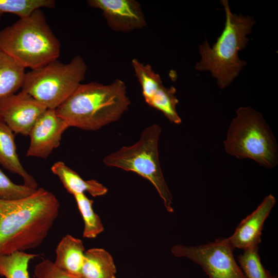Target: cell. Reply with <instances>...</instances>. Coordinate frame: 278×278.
<instances>
[{
	"label": "cell",
	"mask_w": 278,
	"mask_h": 278,
	"mask_svg": "<svg viewBox=\"0 0 278 278\" xmlns=\"http://www.w3.org/2000/svg\"><path fill=\"white\" fill-rule=\"evenodd\" d=\"M60 206L56 196L43 188L24 198L0 199V255L40 245L57 218Z\"/></svg>",
	"instance_id": "1"
},
{
	"label": "cell",
	"mask_w": 278,
	"mask_h": 278,
	"mask_svg": "<svg viewBox=\"0 0 278 278\" xmlns=\"http://www.w3.org/2000/svg\"><path fill=\"white\" fill-rule=\"evenodd\" d=\"M130 105L125 83L117 79L108 84H80L55 111L70 127L96 131L119 120Z\"/></svg>",
	"instance_id": "2"
},
{
	"label": "cell",
	"mask_w": 278,
	"mask_h": 278,
	"mask_svg": "<svg viewBox=\"0 0 278 278\" xmlns=\"http://www.w3.org/2000/svg\"><path fill=\"white\" fill-rule=\"evenodd\" d=\"M0 48L25 69L34 70L57 60L61 46L38 9L0 30Z\"/></svg>",
	"instance_id": "3"
},
{
	"label": "cell",
	"mask_w": 278,
	"mask_h": 278,
	"mask_svg": "<svg viewBox=\"0 0 278 278\" xmlns=\"http://www.w3.org/2000/svg\"><path fill=\"white\" fill-rule=\"evenodd\" d=\"M225 13L223 30L216 42L210 47L207 40L199 47L201 60L195 68L209 71L221 89L228 86L246 65L238 57V51L245 48L249 41L246 36L251 32L255 24L254 19L233 13L227 0L220 1Z\"/></svg>",
	"instance_id": "4"
},
{
	"label": "cell",
	"mask_w": 278,
	"mask_h": 278,
	"mask_svg": "<svg viewBox=\"0 0 278 278\" xmlns=\"http://www.w3.org/2000/svg\"><path fill=\"white\" fill-rule=\"evenodd\" d=\"M236 113L223 142L225 152L240 160H252L266 168L275 167L277 142L262 114L249 106L241 107Z\"/></svg>",
	"instance_id": "5"
},
{
	"label": "cell",
	"mask_w": 278,
	"mask_h": 278,
	"mask_svg": "<svg viewBox=\"0 0 278 278\" xmlns=\"http://www.w3.org/2000/svg\"><path fill=\"white\" fill-rule=\"evenodd\" d=\"M161 127L156 124L145 128L133 144L123 146L107 155L103 163L108 167L135 172L155 187L166 210L173 212L172 196L164 177L159 155Z\"/></svg>",
	"instance_id": "6"
},
{
	"label": "cell",
	"mask_w": 278,
	"mask_h": 278,
	"mask_svg": "<svg viewBox=\"0 0 278 278\" xmlns=\"http://www.w3.org/2000/svg\"><path fill=\"white\" fill-rule=\"evenodd\" d=\"M87 65L80 56L68 63L58 60L26 73L21 88L45 105L56 109L74 92L84 80Z\"/></svg>",
	"instance_id": "7"
},
{
	"label": "cell",
	"mask_w": 278,
	"mask_h": 278,
	"mask_svg": "<svg viewBox=\"0 0 278 278\" xmlns=\"http://www.w3.org/2000/svg\"><path fill=\"white\" fill-rule=\"evenodd\" d=\"M227 238L196 246L176 245L171 249L177 257H185L199 265L208 278H246L235 260Z\"/></svg>",
	"instance_id": "8"
},
{
	"label": "cell",
	"mask_w": 278,
	"mask_h": 278,
	"mask_svg": "<svg viewBox=\"0 0 278 278\" xmlns=\"http://www.w3.org/2000/svg\"><path fill=\"white\" fill-rule=\"evenodd\" d=\"M47 107L30 95L20 91L0 99V117L13 132L28 135Z\"/></svg>",
	"instance_id": "9"
},
{
	"label": "cell",
	"mask_w": 278,
	"mask_h": 278,
	"mask_svg": "<svg viewBox=\"0 0 278 278\" xmlns=\"http://www.w3.org/2000/svg\"><path fill=\"white\" fill-rule=\"evenodd\" d=\"M69 127L55 109H47L29 133L30 143L26 156L43 159L48 157L59 146L63 133Z\"/></svg>",
	"instance_id": "10"
},
{
	"label": "cell",
	"mask_w": 278,
	"mask_h": 278,
	"mask_svg": "<svg viewBox=\"0 0 278 278\" xmlns=\"http://www.w3.org/2000/svg\"><path fill=\"white\" fill-rule=\"evenodd\" d=\"M88 5L98 9L109 27L119 32H128L147 25L140 3L135 0H89Z\"/></svg>",
	"instance_id": "11"
},
{
	"label": "cell",
	"mask_w": 278,
	"mask_h": 278,
	"mask_svg": "<svg viewBox=\"0 0 278 278\" xmlns=\"http://www.w3.org/2000/svg\"><path fill=\"white\" fill-rule=\"evenodd\" d=\"M275 203L273 195H268L253 212L240 221L232 235L227 238L233 249L244 250L258 246L265 221Z\"/></svg>",
	"instance_id": "12"
},
{
	"label": "cell",
	"mask_w": 278,
	"mask_h": 278,
	"mask_svg": "<svg viewBox=\"0 0 278 278\" xmlns=\"http://www.w3.org/2000/svg\"><path fill=\"white\" fill-rule=\"evenodd\" d=\"M0 165L10 172L20 176L24 185L34 189L38 183L24 168L16 152L13 132L0 117Z\"/></svg>",
	"instance_id": "13"
},
{
	"label": "cell",
	"mask_w": 278,
	"mask_h": 278,
	"mask_svg": "<svg viewBox=\"0 0 278 278\" xmlns=\"http://www.w3.org/2000/svg\"><path fill=\"white\" fill-rule=\"evenodd\" d=\"M85 251L81 239L67 234L62 238L57 246L54 264L71 275L81 277Z\"/></svg>",
	"instance_id": "14"
},
{
	"label": "cell",
	"mask_w": 278,
	"mask_h": 278,
	"mask_svg": "<svg viewBox=\"0 0 278 278\" xmlns=\"http://www.w3.org/2000/svg\"><path fill=\"white\" fill-rule=\"evenodd\" d=\"M51 170L58 177L67 192L73 196L88 192L95 197L102 196L108 192V188L97 180H83L77 172L62 161L55 163Z\"/></svg>",
	"instance_id": "15"
},
{
	"label": "cell",
	"mask_w": 278,
	"mask_h": 278,
	"mask_svg": "<svg viewBox=\"0 0 278 278\" xmlns=\"http://www.w3.org/2000/svg\"><path fill=\"white\" fill-rule=\"evenodd\" d=\"M116 266L112 256L102 248L85 251L82 278H116Z\"/></svg>",
	"instance_id": "16"
},
{
	"label": "cell",
	"mask_w": 278,
	"mask_h": 278,
	"mask_svg": "<svg viewBox=\"0 0 278 278\" xmlns=\"http://www.w3.org/2000/svg\"><path fill=\"white\" fill-rule=\"evenodd\" d=\"M25 68L0 48V99L21 89Z\"/></svg>",
	"instance_id": "17"
},
{
	"label": "cell",
	"mask_w": 278,
	"mask_h": 278,
	"mask_svg": "<svg viewBox=\"0 0 278 278\" xmlns=\"http://www.w3.org/2000/svg\"><path fill=\"white\" fill-rule=\"evenodd\" d=\"M176 92L173 86L167 88L163 84L145 102L161 112L171 123L179 125L182 123V120L177 111L179 100Z\"/></svg>",
	"instance_id": "18"
},
{
	"label": "cell",
	"mask_w": 278,
	"mask_h": 278,
	"mask_svg": "<svg viewBox=\"0 0 278 278\" xmlns=\"http://www.w3.org/2000/svg\"><path fill=\"white\" fill-rule=\"evenodd\" d=\"M38 254L18 251L0 255V275L5 278H29V262Z\"/></svg>",
	"instance_id": "19"
},
{
	"label": "cell",
	"mask_w": 278,
	"mask_h": 278,
	"mask_svg": "<svg viewBox=\"0 0 278 278\" xmlns=\"http://www.w3.org/2000/svg\"><path fill=\"white\" fill-rule=\"evenodd\" d=\"M74 197L84 221L83 237L95 238L103 231L104 227L100 217L94 211L93 201L84 194H76Z\"/></svg>",
	"instance_id": "20"
},
{
	"label": "cell",
	"mask_w": 278,
	"mask_h": 278,
	"mask_svg": "<svg viewBox=\"0 0 278 278\" xmlns=\"http://www.w3.org/2000/svg\"><path fill=\"white\" fill-rule=\"evenodd\" d=\"M237 262L246 278H278L262 264L258 246L244 250L237 256Z\"/></svg>",
	"instance_id": "21"
},
{
	"label": "cell",
	"mask_w": 278,
	"mask_h": 278,
	"mask_svg": "<svg viewBox=\"0 0 278 278\" xmlns=\"http://www.w3.org/2000/svg\"><path fill=\"white\" fill-rule=\"evenodd\" d=\"M53 0H0V19L5 13H11L20 19L29 16L34 11L43 8H53Z\"/></svg>",
	"instance_id": "22"
},
{
	"label": "cell",
	"mask_w": 278,
	"mask_h": 278,
	"mask_svg": "<svg viewBox=\"0 0 278 278\" xmlns=\"http://www.w3.org/2000/svg\"><path fill=\"white\" fill-rule=\"evenodd\" d=\"M131 65L141 86L145 101H146L163 84L161 77L150 65L142 63L137 59L132 60Z\"/></svg>",
	"instance_id": "23"
},
{
	"label": "cell",
	"mask_w": 278,
	"mask_h": 278,
	"mask_svg": "<svg viewBox=\"0 0 278 278\" xmlns=\"http://www.w3.org/2000/svg\"><path fill=\"white\" fill-rule=\"evenodd\" d=\"M36 190L24 184L14 183L0 169V199H18L29 196Z\"/></svg>",
	"instance_id": "24"
},
{
	"label": "cell",
	"mask_w": 278,
	"mask_h": 278,
	"mask_svg": "<svg viewBox=\"0 0 278 278\" xmlns=\"http://www.w3.org/2000/svg\"><path fill=\"white\" fill-rule=\"evenodd\" d=\"M34 274L37 278H82L63 272L48 259L42 260L36 266Z\"/></svg>",
	"instance_id": "25"
}]
</instances>
